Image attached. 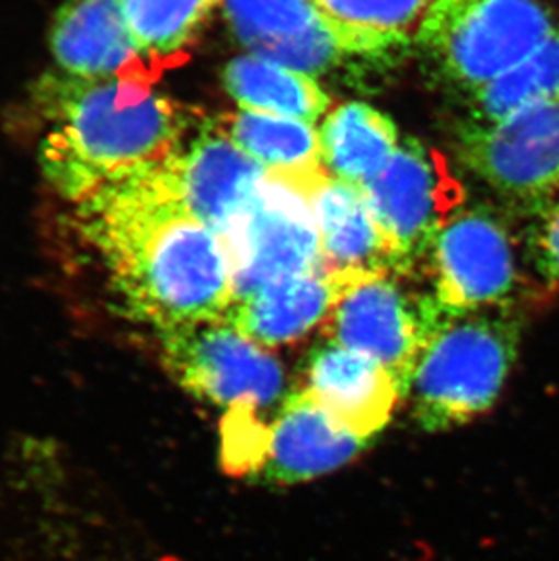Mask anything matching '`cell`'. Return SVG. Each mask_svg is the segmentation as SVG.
I'll return each instance as SVG.
<instances>
[{
  "instance_id": "obj_1",
  "label": "cell",
  "mask_w": 559,
  "mask_h": 561,
  "mask_svg": "<svg viewBox=\"0 0 559 561\" xmlns=\"http://www.w3.org/2000/svg\"><path fill=\"white\" fill-rule=\"evenodd\" d=\"M73 207L127 317L159 334L226 317L235 302L226 240L180 204L160 165Z\"/></svg>"
},
{
  "instance_id": "obj_2",
  "label": "cell",
  "mask_w": 559,
  "mask_h": 561,
  "mask_svg": "<svg viewBox=\"0 0 559 561\" xmlns=\"http://www.w3.org/2000/svg\"><path fill=\"white\" fill-rule=\"evenodd\" d=\"M33 101L44 123L38 165L73 206L164 164L195 126L144 75L84 80L55 69L38 79Z\"/></svg>"
},
{
  "instance_id": "obj_3",
  "label": "cell",
  "mask_w": 559,
  "mask_h": 561,
  "mask_svg": "<svg viewBox=\"0 0 559 561\" xmlns=\"http://www.w3.org/2000/svg\"><path fill=\"white\" fill-rule=\"evenodd\" d=\"M522 342L511 309L442 308L412 375V416L423 431L453 430L487 413L502 394Z\"/></svg>"
},
{
  "instance_id": "obj_4",
  "label": "cell",
  "mask_w": 559,
  "mask_h": 561,
  "mask_svg": "<svg viewBox=\"0 0 559 561\" xmlns=\"http://www.w3.org/2000/svg\"><path fill=\"white\" fill-rule=\"evenodd\" d=\"M539 0H436L417 44L467 95L533 54L558 30Z\"/></svg>"
},
{
  "instance_id": "obj_5",
  "label": "cell",
  "mask_w": 559,
  "mask_h": 561,
  "mask_svg": "<svg viewBox=\"0 0 559 561\" xmlns=\"http://www.w3.org/2000/svg\"><path fill=\"white\" fill-rule=\"evenodd\" d=\"M396 276H333L340 291L322 329L323 339L380 364L407 398L442 306L433 295L412 297Z\"/></svg>"
},
{
  "instance_id": "obj_6",
  "label": "cell",
  "mask_w": 559,
  "mask_h": 561,
  "mask_svg": "<svg viewBox=\"0 0 559 561\" xmlns=\"http://www.w3.org/2000/svg\"><path fill=\"white\" fill-rule=\"evenodd\" d=\"M160 340L169 375L202 402L260 414L287 397L278 358L226 320L176 329Z\"/></svg>"
},
{
  "instance_id": "obj_7",
  "label": "cell",
  "mask_w": 559,
  "mask_h": 561,
  "mask_svg": "<svg viewBox=\"0 0 559 561\" xmlns=\"http://www.w3.org/2000/svg\"><path fill=\"white\" fill-rule=\"evenodd\" d=\"M433 297L450 312L511 309L523 287L516 240L486 207L459 209L429 248Z\"/></svg>"
},
{
  "instance_id": "obj_8",
  "label": "cell",
  "mask_w": 559,
  "mask_h": 561,
  "mask_svg": "<svg viewBox=\"0 0 559 561\" xmlns=\"http://www.w3.org/2000/svg\"><path fill=\"white\" fill-rule=\"evenodd\" d=\"M456 154L494 193L533 211L559 195V99L498 123L465 121Z\"/></svg>"
},
{
  "instance_id": "obj_9",
  "label": "cell",
  "mask_w": 559,
  "mask_h": 561,
  "mask_svg": "<svg viewBox=\"0 0 559 561\" xmlns=\"http://www.w3.org/2000/svg\"><path fill=\"white\" fill-rule=\"evenodd\" d=\"M224 240L235 275V302L289 276L323 270L306 193L271 176Z\"/></svg>"
},
{
  "instance_id": "obj_10",
  "label": "cell",
  "mask_w": 559,
  "mask_h": 561,
  "mask_svg": "<svg viewBox=\"0 0 559 561\" xmlns=\"http://www.w3.org/2000/svg\"><path fill=\"white\" fill-rule=\"evenodd\" d=\"M362 191L395 251L400 273L427 254L440 229L461 209L465 196L447 160L414 138L400 142L386 170Z\"/></svg>"
},
{
  "instance_id": "obj_11",
  "label": "cell",
  "mask_w": 559,
  "mask_h": 561,
  "mask_svg": "<svg viewBox=\"0 0 559 561\" xmlns=\"http://www.w3.org/2000/svg\"><path fill=\"white\" fill-rule=\"evenodd\" d=\"M160 173L180 204L223 237L267 179L264 165L243 153L217 121L198 126Z\"/></svg>"
},
{
  "instance_id": "obj_12",
  "label": "cell",
  "mask_w": 559,
  "mask_h": 561,
  "mask_svg": "<svg viewBox=\"0 0 559 561\" xmlns=\"http://www.w3.org/2000/svg\"><path fill=\"white\" fill-rule=\"evenodd\" d=\"M369 445L370 439L347 430L300 387L276 409L264 460L253 477L264 485L307 482L336 471Z\"/></svg>"
},
{
  "instance_id": "obj_13",
  "label": "cell",
  "mask_w": 559,
  "mask_h": 561,
  "mask_svg": "<svg viewBox=\"0 0 559 561\" xmlns=\"http://www.w3.org/2000/svg\"><path fill=\"white\" fill-rule=\"evenodd\" d=\"M223 8L232 35L249 55L312 77L347 57L309 0H223Z\"/></svg>"
},
{
  "instance_id": "obj_14",
  "label": "cell",
  "mask_w": 559,
  "mask_h": 561,
  "mask_svg": "<svg viewBox=\"0 0 559 561\" xmlns=\"http://www.w3.org/2000/svg\"><path fill=\"white\" fill-rule=\"evenodd\" d=\"M326 411L362 438L373 439L389 424L400 387L369 356L323 339L304 360V386Z\"/></svg>"
},
{
  "instance_id": "obj_15",
  "label": "cell",
  "mask_w": 559,
  "mask_h": 561,
  "mask_svg": "<svg viewBox=\"0 0 559 561\" xmlns=\"http://www.w3.org/2000/svg\"><path fill=\"white\" fill-rule=\"evenodd\" d=\"M317 226L323 270L333 276L400 273L389 240L362 187L323 176L307 193Z\"/></svg>"
},
{
  "instance_id": "obj_16",
  "label": "cell",
  "mask_w": 559,
  "mask_h": 561,
  "mask_svg": "<svg viewBox=\"0 0 559 561\" xmlns=\"http://www.w3.org/2000/svg\"><path fill=\"white\" fill-rule=\"evenodd\" d=\"M49 49L58 71L75 79L137 75L142 54L118 0H66L49 26Z\"/></svg>"
},
{
  "instance_id": "obj_17",
  "label": "cell",
  "mask_w": 559,
  "mask_h": 561,
  "mask_svg": "<svg viewBox=\"0 0 559 561\" xmlns=\"http://www.w3.org/2000/svg\"><path fill=\"white\" fill-rule=\"evenodd\" d=\"M340 286L326 270L309 271L240 298L226 312L229 325L265 350L295 344L323 328Z\"/></svg>"
},
{
  "instance_id": "obj_18",
  "label": "cell",
  "mask_w": 559,
  "mask_h": 561,
  "mask_svg": "<svg viewBox=\"0 0 559 561\" xmlns=\"http://www.w3.org/2000/svg\"><path fill=\"white\" fill-rule=\"evenodd\" d=\"M227 137L267 170V176L309 193L328 176L317 124L237 110L217 118Z\"/></svg>"
},
{
  "instance_id": "obj_19",
  "label": "cell",
  "mask_w": 559,
  "mask_h": 561,
  "mask_svg": "<svg viewBox=\"0 0 559 561\" xmlns=\"http://www.w3.org/2000/svg\"><path fill=\"white\" fill-rule=\"evenodd\" d=\"M318 131L328 175L358 187L380 175L400 146L391 118L364 102L331 107Z\"/></svg>"
},
{
  "instance_id": "obj_20",
  "label": "cell",
  "mask_w": 559,
  "mask_h": 561,
  "mask_svg": "<svg viewBox=\"0 0 559 561\" xmlns=\"http://www.w3.org/2000/svg\"><path fill=\"white\" fill-rule=\"evenodd\" d=\"M345 55L381 57L417 43L436 0H309Z\"/></svg>"
},
{
  "instance_id": "obj_21",
  "label": "cell",
  "mask_w": 559,
  "mask_h": 561,
  "mask_svg": "<svg viewBox=\"0 0 559 561\" xmlns=\"http://www.w3.org/2000/svg\"><path fill=\"white\" fill-rule=\"evenodd\" d=\"M223 79L227 95L243 112L317 124L331 110V99L317 77L256 55L232 59L224 68Z\"/></svg>"
},
{
  "instance_id": "obj_22",
  "label": "cell",
  "mask_w": 559,
  "mask_h": 561,
  "mask_svg": "<svg viewBox=\"0 0 559 561\" xmlns=\"http://www.w3.org/2000/svg\"><path fill=\"white\" fill-rule=\"evenodd\" d=\"M470 123L492 124L525 107L559 99V27L533 54L470 93Z\"/></svg>"
},
{
  "instance_id": "obj_23",
  "label": "cell",
  "mask_w": 559,
  "mask_h": 561,
  "mask_svg": "<svg viewBox=\"0 0 559 561\" xmlns=\"http://www.w3.org/2000/svg\"><path fill=\"white\" fill-rule=\"evenodd\" d=\"M146 60L176 59L223 0H118Z\"/></svg>"
},
{
  "instance_id": "obj_24",
  "label": "cell",
  "mask_w": 559,
  "mask_h": 561,
  "mask_svg": "<svg viewBox=\"0 0 559 561\" xmlns=\"http://www.w3.org/2000/svg\"><path fill=\"white\" fill-rule=\"evenodd\" d=\"M270 424L259 413L231 411L223 424V461L231 474H254L264 460Z\"/></svg>"
},
{
  "instance_id": "obj_25",
  "label": "cell",
  "mask_w": 559,
  "mask_h": 561,
  "mask_svg": "<svg viewBox=\"0 0 559 561\" xmlns=\"http://www.w3.org/2000/svg\"><path fill=\"white\" fill-rule=\"evenodd\" d=\"M527 256L544 286L559 293V195L533 209Z\"/></svg>"
}]
</instances>
